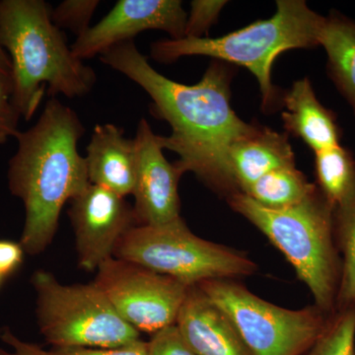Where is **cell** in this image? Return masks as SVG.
<instances>
[{
    "label": "cell",
    "mask_w": 355,
    "mask_h": 355,
    "mask_svg": "<svg viewBox=\"0 0 355 355\" xmlns=\"http://www.w3.org/2000/svg\"><path fill=\"white\" fill-rule=\"evenodd\" d=\"M103 64L137 83L153 100L150 112L171 127L160 137L163 148L179 155L175 164L214 190L237 193L228 155L231 146L254 125L243 121L230 103V70L216 60L193 85L176 83L149 64L135 42L116 44L99 55Z\"/></svg>",
    "instance_id": "1"
},
{
    "label": "cell",
    "mask_w": 355,
    "mask_h": 355,
    "mask_svg": "<svg viewBox=\"0 0 355 355\" xmlns=\"http://www.w3.org/2000/svg\"><path fill=\"white\" fill-rule=\"evenodd\" d=\"M197 286L223 311L251 355H304L333 316L316 305L279 307L233 279H210Z\"/></svg>",
    "instance_id": "8"
},
{
    "label": "cell",
    "mask_w": 355,
    "mask_h": 355,
    "mask_svg": "<svg viewBox=\"0 0 355 355\" xmlns=\"http://www.w3.org/2000/svg\"><path fill=\"white\" fill-rule=\"evenodd\" d=\"M304 355H355V305L336 311L323 335Z\"/></svg>",
    "instance_id": "21"
},
{
    "label": "cell",
    "mask_w": 355,
    "mask_h": 355,
    "mask_svg": "<svg viewBox=\"0 0 355 355\" xmlns=\"http://www.w3.org/2000/svg\"><path fill=\"white\" fill-rule=\"evenodd\" d=\"M317 187L334 209L355 196V160L342 146L315 153Z\"/></svg>",
    "instance_id": "19"
},
{
    "label": "cell",
    "mask_w": 355,
    "mask_h": 355,
    "mask_svg": "<svg viewBox=\"0 0 355 355\" xmlns=\"http://www.w3.org/2000/svg\"><path fill=\"white\" fill-rule=\"evenodd\" d=\"M69 202L79 268L97 270L113 258L123 236L139 225L135 209L125 198L91 184Z\"/></svg>",
    "instance_id": "10"
},
{
    "label": "cell",
    "mask_w": 355,
    "mask_h": 355,
    "mask_svg": "<svg viewBox=\"0 0 355 355\" xmlns=\"http://www.w3.org/2000/svg\"><path fill=\"white\" fill-rule=\"evenodd\" d=\"M320 44L328 55L329 71L355 113V22L338 13L326 18Z\"/></svg>",
    "instance_id": "17"
},
{
    "label": "cell",
    "mask_w": 355,
    "mask_h": 355,
    "mask_svg": "<svg viewBox=\"0 0 355 355\" xmlns=\"http://www.w3.org/2000/svg\"><path fill=\"white\" fill-rule=\"evenodd\" d=\"M0 46L12 67V102L21 118L34 116L48 94L83 97L96 83L92 67L72 53L44 0L0 1Z\"/></svg>",
    "instance_id": "3"
},
{
    "label": "cell",
    "mask_w": 355,
    "mask_h": 355,
    "mask_svg": "<svg viewBox=\"0 0 355 355\" xmlns=\"http://www.w3.org/2000/svg\"><path fill=\"white\" fill-rule=\"evenodd\" d=\"M21 119L12 102V85L0 79V144L19 132L18 123Z\"/></svg>",
    "instance_id": "25"
},
{
    "label": "cell",
    "mask_w": 355,
    "mask_h": 355,
    "mask_svg": "<svg viewBox=\"0 0 355 355\" xmlns=\"http://www.w3.org/2000/svg\"><path fill=\"white\" fill-rule=\"evenodd\" d=\"M0 79L12 85V67L6 51L0 46Z\"/></svg>",
    "instance_id": "29"
},
{
    "label": "cell",
    "mask_w": 355,
    "mask_h": 355,
    "mask_svg": "<svg viewBox=\"0 0 355 355\" xmlns=\"http://www.w3.org/2000/svg\"><path fill=\"white\" fill-rule=\"evenodd\" d=\"M228 161L236 187L241 193L272 170L295 165L287 135L256 125L231 146Z\"/></svg>",
    "instance_id": "15"
},
{
    "label": "cell",
    "mask_w": 355,
    "mask_h": 355,
    "mask_svg": "<svg viewBox=\"0 0 355 355\" xmlns=\"http://www.w3.org/2000/svg\"><path fill=\"white\" fill-rule=\"evenodd\" d=\"M284 100L286 110L282 120L286 130L302 139L314 153L340 146L335 114L317 99L309 79L294 83Z\"/></svg>",
    "instance_id": "16"
},
{
    "label": "cell",
    "mask_w": 355,
    "mask_h": 355,
    "mask_svg": "<svg viewBox=\"0 0 355 355\" xmlns=\"http://www.w3.org/2000/svg\"><path fill=\"white\" fill-rule=\"evenodd\" d=\"M99 0H65L51 10V21L60 30L69 29L77 38L90 28Z\"/></svg>",
    "instance_id": "22"
},
{
    "label": "cell",
    "mask_w": 355,
    "mask_h": 355,
    "mask_svg": "<svg viewBox=\"0 0 355 355\" xmlns=\"http://www.w3.org/2000/svg\"><path fill=\"white\" fill-rule=\"evenodd\" d=\"M114 257L162 273L188 286L210 279L254 275L257 265L243 252L193 234L182 217L160 225H135Z\"/></svg>",
    "instance_id": "6"
},
{
    "label": "cell",
    "mask_w": 355,
    "mask_h": 355,
    "mask_svg": "<svg viewBox=\"0 0 355 355\" xmlns=\"http://www.w3.org/2000/svg\"><path fill=\"white\" fill-rule=\"evenodd\" d=\"M135 216L139 225H160L181 217L178 184L183 172L163 154L160 137L141 119L135 139Z\"/></svg>",
    "instance_id": "12"
},
{
    "label": "cell",
    "mask_w": 355,
    "mask_h": 355,
    "mask_svg": "<svg viewBox=\"0 0 355 355\" xmlns=\"http://www.w3.org/2000/svg\"><path fill=\"white\" fill-rule=\"evenodd\" d=\"M89 183L125 198L135 183V139L114 123L97 125L86 148Z\"/></svg>",
    "instance_id": "14"
},
{
    "label": "cell",
    "mask_w": 355,
    "mask_h": 355,
    "mask_svg": "<svg viewBox=\"0 0 355 355\" xmlns=\"http://www.w3.org/2000/svg\"><path fill=\"white\" fill-rule=\"evenodd\" d=\"M53 355H149L148 342L141 338L113 349H87V347H53Z\"/></svg>",
    "instance_id": "26"
},
{
    "label": "cell",
    "mask_w": 355,
    "mask_h": 355,
    "mask_svg": "<svg viewBox=\"0 0 355 355\" xmlns=\"http://www.w3.org/2000/svg\"><path fill=\"white\" fill-rule=\"evenodd\" d=\"M335 237L342 254L336 311L355 305V196L335 209Z\"/></svg>",
    "instance_id": "20"
},
{
    "label": "cell",
    "mask_w": 355,
    "mask_h": 355,
    "mask_svg": "<svg viewBox=\"0 0 355 355\" xmlns=\"http://www.w3.org/2000/svg\"><path fill=\"white\" fill-rule=\"evenodd\" d=\"M31 284L40 331L53 347L113 349L139 340V331L121 319L93 282L64 286L40 270Z\"/></svg>",
    "instance_id": "7"
},
{
    "label": "cell",
    "mask_w": 355,
    "mask_h": 355,
    "mask_svg": "<svg viewBox=\"0 0 355 355\" xmlns=\"http://www.w3.org/2000/svg\"><path fill=\"white\" fill-rule=\"evenodd\" d=\"M187 17L179 0H120L70 48L77 58L84 60L101 55L116 44L133 41L147 30H161L171 40L183 39Z\"/></svg>",
    "instance_id": "11"
},
{
    "label": "cell",
    "mask_w": 355,
    "mask_h": 355,
    "mask_svg": "<svg viewBox=\"0 0 355 355\" xmlns=\"http://www.w3.org/2000/svg\"><path fill=\"white\" fill-rule=\"evenodd\" d=\"M0 340L11 349L6 350L0 347V355H53L51 352H46L38 345L20 340L8 327H4L0 330Z\"/></svg>",
    "instance_id": "28"
},
{
    "label": "cell",
    "mask_w": 355,
    "mask_h": 355,
    "mask_svg": "<svg viewBox=\"0 0 355 355\" xmlns=\"http://www.w3.org/2000/svg\"><path fill=\"white\" fill-rule=\"evenodd\" d=\"M84 132L73 110L51 99L38 121L16 135L17 150L9 160L7 180L25 207L20 239L25 253L39 254L50 246L65 203L90 184L85 157L77 150Z\"/></svg>",
    "instance_id": "2"
},
{
    "label": "cell",
    "mask_w": 355,
    "mask_h": 355,
    "mask_svg": "<svg viewBox=\"0 0 355 355\" xmlns=\"http://www.w3.org/2000/svg\"><path fill=\"white\" fill-rule=\"evenodd\" d=\"M2 280H3V277H2L1 275H0V286H1Z\"/></svg>",
    "instance_id": "30"
},
{
    "label": "cell",
    "mask_w": 355,
    "mask_h": 355,
    "mask_svg": "<svg viewBox=\"0 0 355 355\" xmlns=\"http://www.w3.org/2000/svg\"><path fill=\"white\" fill-rule=\"evenodd\" d=\"M24 253L20 243L0 240V275L3 279L20 268L24 261Z\"/></svg>",
    "instance_id": "27"
},
{
    "label": "cell",
    "mask_w": 355,
    "mask_h": 355,
    "mask_svg": "<svg viewBox=\"0 0 355 355\" xmlns=\"http://www.w3.org/2000/svg\"><path fill=\"white\" fill-rule=\"evenodd\" d=\"M228 202L286 256L312 293L314 305L335 314L342 261L335 237V209L319 189L284 209H268L241 191L229 196Z\"/></svg>",
    "instance_id": "4"
},
{
    "label": "cell",
    "mask_w": 355,
    "mask_h": 355,
    "mask_svg": "<svg viewBox=\"0 0 355 355\" xmlns=\"http://www.w3.org/2000/svg\"><path fill=\"white\" fill-rule=\"evenodd\" d=\"M317 189L295 165H291L272 170L242 193L268 209H284L303 202Z\"/></svg>",
    "instance_id": "18"
},
{
    "label": "cell",
    "mask_w": 355,
    "mask_h": 355,
    "mask_svg": "<svg viewBox=\"0 0 355 355\" xmlns=\"http://www.w3.org/2000/svg\"><path fill=\"white\" fill-rule=\"evenodd\" d=\"M176 327L196 355H251L223 311L197 286L189 288Z\"/></svg>",
    "instance_id": "13"
},
{
    "label": "cell",
    "mask_w": 355,
    "mask_h": 355,
    "mask_svg": "<svg viewBox=\"0 0 355 355\" xmlns=\"http://www.w3.org/2000/svg\"><path fill=\"white\" fill-rule=\"evenodd\" d=\"M93 284L123 321L142 333L176 324L191 286L153 270L113 257L97 270Z\"/></svg>",
    "instance_id": "9"
},
{
    "label": "cell",
    "mask_w": 355,
    "mask_h": 355,
    "mask_svg": "<svg viewBox=\"0 0 355 355\" xmlns=\"http://www.w3.org/2000/svg\"><path fill=\"white\" fill-rule=\"evenodd\" d=\"M326 17L311 10L302 0H279L272 17L258 20L242 29L217 38L162 40L151 44V57L173 62L188 55H205L218 62L246 67L260 85L263 106L273 101L270 74L280 53L293 49L320 46Z\"/></svg>",
    "instance_id": "5"
},
{
    "label": "cell",
    "mask_w": 355,
    "mask_h": 355,
    "mask_svg": "<svg viewBox=\"0 0 355 355\" xmlns=\"http://www.w3.org/2000/svg\"><path fill=\"white\" fill-rule=\"evenodd\" d=\"M148 349L149 355H196L184 342L176 324L153 334Z\"/></svg>",
    "instance_id": "24"
},
{
    "label": "cell",
    "mask_w": 355,
    "mask_h": 355,
    "mask_svg": "<svg viewBox=\"0 0 355 355\" xmlns=\"http://www.w3.org/2000/svg\"><path fill=\"white\" fill-rule=\"evenodd\" d=\"M226 1H207L195 0L191 1L190 15L187 17L184 37L202 38L210 26L216 22L219 13Z\"/></svg>",
    "instance_id": "23"
}]
</instances>
